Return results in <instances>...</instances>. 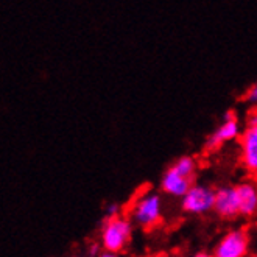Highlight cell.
Wrapping results in <instances>:
<instances>
[{"label":"cell","instance_id":"7c38bea8","mask_svg":"<svg viewBox=\"0 0 257 257\" xmlns=\"http://www.w3.org/2000/svg\"><path fill=\"white\" fill-rule=\"evenodd\" d=\"M120 214V206L117 203H111L106 207V218H112V217H118Z\"/></svg>","mask_w":257,"mask_h":257},{"label":"cell","instance_id":"3957f363","mask_svg":"<svg viewBox=\"0 0 257 257\" xmlns=\"http://www.w3.org/2000/svg\"><path fill=\"white\" fill-rule=\"evenodd\" d=\"M215 190L204 184H193L181 200V207L190 215H204L214 210Z\"/></svg>","mask_w":257,"mask_h":257},{"label":"cell","instance_id":"5b68a950","mask_svg":"<svg viewBox=\"0 0 257 257\" xmlns=\"http://www.w3.org/2000/svg\"><path fill=\"white\" fill-rule=\"evenodd\" d=\"M223 122L209 134V138L206 139V148L207 150H217L223 144L231 142L235 138H238V134L241 131V125L238 122V118L232 111H228L223 115Z\"/></svg>","mask_w":257,"mask_h":257},{"label":"cell","instance_id":"7a4b0ae2","mask_svg":"<svg viewBox=\"0 0 257 257\" xmlns=\"http://www.w3.org/2000/svg\"><path fill=\"white\" fill-rule=\"evenodd\" d=\"M131 234H133V223L125 215L106 218L100 232L103 251L122 254V251L130 243Z\"/></svg>","mask_w":257,"mask_h":257},{"label":"cell","instance_id":"9a60e30c","mask_svg":"<svg viewBox=\"0 0 257 257\" xmlns=\"http://www.w3.org/2000/svg\"><path fill=\"white\" fill-rule=\"evenodd\" d=\"M77 257H84V255H77Z\"/></svg>","mask_w":257,"mask_h":257},{"label":"cell","instance_id":"277c9868","mask_svg":"<svg viewBox=\"0 0 257 257\" xmlns=\"http://www.w3.org/2000/svg\"><path fill=\"white\" fill-rule=\"evenodd\" d=\"M249 237L245 229H231L215 245L214 257H246Z\"/></svg>","mask_w":257,"mask_h":257},{"label":"cell","instance_id":"52a82bcc","mask_svg":"<svg viewBox=\"0 0 257 257\" xmlns=\"http://www.w3.org/2000/svg\"><path fill=\"white\" fill-rule=\"evenodd\" d=\"M240 158L249 173L257 175V125H248L240 136Z\"/></svg>","mask_w":257,"mask_h":257},{"label":"cell","instance_id":"8992f818","mask_svg":"<svg viewBox=\"0 0 257 257\" xmlns=\"http://www.w3.org/2000/svg\"><path fill=\"white\" fill-rule=\"evenodd\" d=\"M214 212L221 218H234L240 215V206L235 186H223L215 190Z\"/></svg>","mask_w":257,"mask_h":257},{"label":"cell","instance_id":"6da1fadb","mask_svg":"<svg viewBox=\"0 0 257 257\" xmlns=\"http://www.w3.org/2000/svg\"><path fill=\"white\" fill-rule=\"evenodd\" d=\"M162 218V198L153 190H145L134 198L130 209V220L142 229H151Z\"/></svg>","mask_w":257,"mask_h":257},{"label":"cell","instance_id":"30bf717a","mask_svg":"<svg viewBox=\"0 0 257 257\" xmlns=\"http://www.w3.org/2000/svg\"><path fill=\"white\" fill-rule=\"evenodd\" d=\"M170 167H173L181 175L193 179V175H195V170H196V161L192 156H181L170 165Z\"/></svg>","mask_w":257,"mask_h":257},{"label":"cell","instance_id":"8fae6325","mask_svg":"<svg viewBox=\"0 0 257 257\" xmlns=\"http://www.w3.org/2000/svg\"><path fill=\"white\" fill-rule=\"evenodd\" d=\"M245 100L252 104V106H257V83H254L252 86H249L245 92Z\"/></svg>","mask_w":257,"mask_h":257},{"label":"cell","instance_id":"2e32d148","mask_svg":"<svg viewBox=\"0 0 257 257\" xmlns=\"http://www.w3.org/2000/svg\"><path fill=\"white\" fill-rule=\"evenodd\" d=\"M255 257H257V254H255Z\"/></svg>","mask_w":257,"mask_h":257},{"label":"cell","instance_id":"4fadbf2b","mask_svg":"<svg viewBox=\"0 0 257 257\" xmlns=\"http://www.w3.org/2000/svg\"><path fill=\"white\" fill-rule=\"evenodd\" d=\"M98 257H125L123 254H118V252H108V251H103L100 252Z\"/></svg>","mask_w":257,"mask_h":257},{"label":"cell","instance_id":"ba28073f","mask_svg":"<svg viewBox=\"0 0 257 257\" xmlns=\"http://www.w3.org/2000/svg\"><path fill=\"white\" fill-rule=\"evenodd\" d=\"M193 186V179L181 175L173 167H169L161 178V189L165 195L173 196V198L183 200L186 193Z\"/></svg>","mask_w":257,"mask_h":257},{"label":"cell","instance_id":"9c48e42d","mask_svg":"<svg viewBox=\"0 0 257 257\" xmlns=\"http://www.w3.org/2000/svg\"><path fill=\"white\" fill-rule=\"evenodd\" d=\"M237 198L240 206V215L251 217L257 212V184L246 181L235 186Z\"/></svg>","mask_w":257,"mask_h":257},{"label":"cell","instance_id":"5bb4252c","mask_svg":"<svg viewBox=\"0 0 257 257\" xmlns=\"http://www.w3.org/2000/svg\"><path fill=\"white\" fill-rule=\"evenodd\" d=\"M193 257H214V254H209V252H196Z\"/></svg>","mask_w":257,"mask_h":257}]
</instances>
